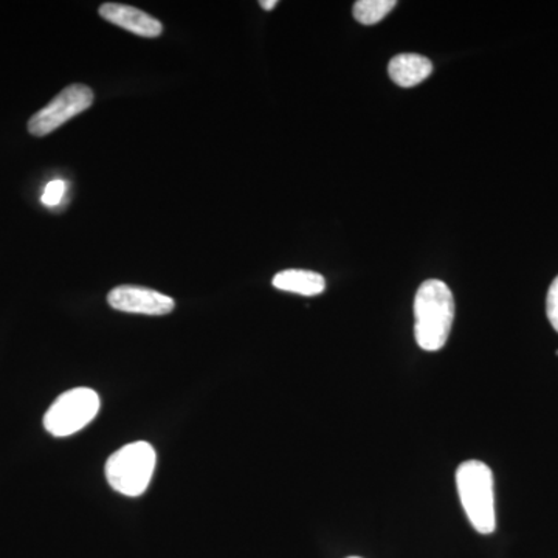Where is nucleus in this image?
I'll use <instances>...</instances> for the list:
<instances>
[{
  "label": "nucleus",
  "mask_w": 558,
  "mask_h": 558,
  "mask_svg": "<svg viewBox=\"0 0 558 558\" xmlns=\"http://www.w3.org/2000/svg\"><path fill=\"white\" fill-rule=\"evenodd\" d=\"M453 319L454 299L449 286L439 279L422 282L414 299V337L418 348L436 352L446 347Z\"/></svg>",
  "instance_id": "1"
},
{
  "label": "nucleus",
  "mask_w": 558,
  "mask_h": 558,
  "mask_svg": "<svg viewBox=\"0 0 558 558\" xmlns=\"http://www.w3.org/2000/svg\"><path fill=\"white\" fill-rule=\"evenodd\" d=\"M459 499L465 515L480 534L488 535L497 527L495 484L490 468L481 461H465L457 470Z\"/></svg>",
  "instance_id": "2"
},
{
  "label": "nucleus",
  "mask_w": 558,
  "mask_h": 558,
  "mask_svg": "<svg viewBox=\"0 0 558 558\" xmlns=\"http://www.w3.org/2000/svg\"><path fill=\"white\" fill-rule=\"evenodd\" d=\"M156 462V450L149 442L128 444L110 454L106 462V480L124 497H140L149 487Z\"/></svg>",
  "instance_id": "3"
},
{
  "label": "nucleus",
  "mask_w": 558,
  "mask_h": 558,
  "mask_svg": "<svg viewBox=\"0 0 558 558\" xmlns=\"http://www.w3.org/2000/svg\"><path fill=\"white\" fill-rule=\"evenodd\" d=\"M100 396L90 388L62 392L44 416V427L54 438H68L90 424L100 411Z\"/></svg>",
  "instance_id": "4"
},
{
  "label": "nucleus",
  "mask_w": 558,
  "mask_h": 558,
  "mask_svg": "<svg viewBox=\"0 0 558 558\" xmlns=\"http://www.w3.org/2000/svg\"><path fill=\"white\" fill-rule=\"evenodd\" d=\"M94 102V92L84 84H72L60 92L46 106L36 112L28 121V132L35 137H44L68 123L73 117L90 108Z\"/></svg>",
  "instance_id": "5"
},
{
  "label": "nucleus",
  "mask_w": 558,
  "mask_h": 558,
  "mask_svg": "<svg viewBox=\"0 0 558 558\" xmlns=\"http://www.w3.org/2000/svg\"><path fill=\"white\" fill-rule=\"evenodd\" d=\"M108 303L113 310L130 314L167 315L174 311L175 303L171 296L157 290L138 288V286H120L110 290Z\"/></svg>",
  "instance_id": "6"
},
{
  "label": "nucleus",
  "mask_w": 558,
  "mask_h": 558,
  "mask_svg": "<svg viewBox=\"0 0 558 558\" xmlns=\"http://www.w3.org/2000/svg\"><path fill=\"white\" fill-rule=\"evenodd\" d=\"M102 20L119 25L124 31L143 36V38H157L163 32V25L156 17L149 16L145 11L123 3H102L100 9Z\"/></svg>",
  "instance_id": "7"
},
{
  "label": "nucleus",
  "mask_w": 558,
  "mask_h": 558,
  "mask_svg": "<svg viewBox=\"0 0 558 558\" xmlns=\"http://www.w3.org/2000/svg\"><path fill=\"white\" fill-rule=\"evenodd\" d=\"M389 78L400 87L417 86L433 73V62L416 53H403L392 58L388 64Z\"/></svg>",
  "instance_id": "8"
},
{
  "label": "nucleus",
  "mask_w": 558,
  "mask_h": 558,
  "mask_svg": "<svg viewBox=\"0 0 558 558\" xmlns=\"http://www.w3.org/2000/svg\"><path fill=\"white\" fill-rule=\"evenodd\" d=\"M274 288L282 292L299 293L303 296H317L325 292L326 279L317 271L290 269L279 271L271 281Z\"/></svg>",
  "instance_id": "9"
},
{
  "label": "nucleus",
  "mask_w": 558,
  "mask_h": 558,
  "mask_svg": "<svg viewBox=\"0 0 558 558\" xmlns=\"http://www.w3.org/2000/svg\"><path fill=\"white\" fill-rule=\"evenodd\" d=\"M395 0H359L354 5V17L363 25H374L395 9Z\"/></svg>",
  "instance_id": "10"
},
{
  "label": "nucleus",
  "mask_w": 558,
  "mask_h": 558,
  "mask_svg": "<svg viewBox=\"0 0 558 558\" xmlns=\"http://www.w3.org/2000/svg\"><path fill=\"white\" fill-rule=\"evenodd\" d=\"M64 180L54 179L51 180L49 185L46 186V190H44V194L43 197H40V201H43V204L46 205V207H57V205L62 201V197H64Z\"/></svg>",
  "instance_id": "11"
},
{
  "label": "nucleus",
  "mask_w": 558,
  "mask_h": 558,
  "mask_svg": "<svg viewBox=\"0 0 558 558\" xmlns=\"http://www.w3.org/2000/svg\"><path fill=\"white\" fill-rule=\"evenodd\" d=\"M546 314L553 328L558 332V277L550 284L548 299H546Z\"/></svg>",
  "instance_id": "12"
},
{
  "label": "nucleus",
  "mask_w": 558,
  "mask_h": 558,
  "mask_svg": "<svg viewBox=\"0 0 558 558\" xmlns=\"http://www.w3.org/2000/svg\"><path fill=\"white\" fill-rule=\"evenodd\" d=\"M259 5L263 7L264 10L270 11L278 5V2L277 0H260Z\"/></svg>",
  "instance_id": "13"
},
{
  "label": "nucleus",
  "mask_w": 558,
  "mask_h": 558,
  "mask_svg": "<svg viewBox=\"0 0 558 558\" xmlns=\"http://www.w3.org/2000/svg\"><path fill=\"white\" fill-rule=\"evenodd\" d=\"M348 558H362V557H348Z\"/></svg>",
  "instance_id": "14"
}]
</instances>
